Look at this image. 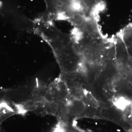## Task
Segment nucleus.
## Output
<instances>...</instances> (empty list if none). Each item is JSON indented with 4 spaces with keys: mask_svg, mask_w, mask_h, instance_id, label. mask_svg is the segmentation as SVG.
<instances>
[{
    "mask_svg": "<svg viewBox=\"0 0 132 132\" xmlns=\"http://www.w3.org/2000/svg\"><path fill=\"white\" fill-rule=\"evenodd\" d=\"M69 96L65 85L60 79L48 84L38 82L30 97L22 103V108L25 113L32 111L55 116Z\"/></svg>",
    "mask_w": 132,
    "mask_h": 132,
    "instance_id": "nucleus-1",
    "label": "nucleus"
},
{
    "mask_svg": "<svg viewBox=\"0 0 132 132\" xmlns=\"http://www.w3.org/2000/svg\"><path fill=\"white\" fill-rule=\"evenodd\" d=\"M125 81V77L120 72H115L111 76L110 83L112 87L114 88L120 87Z\"/></svg>",
    "mask_w": 132,
    "mask_h": 132,
    "instance_id": "nucleus-2",
    "label": "nucleus"
}]
</instances>
